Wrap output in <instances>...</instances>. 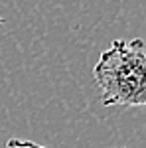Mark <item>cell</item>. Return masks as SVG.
Here are the masks:
<instances>
[{
  "mask_svg": "<svg viewBox=\"0 0 146 148\" xmlns=\"http://www.w3.org/2000/svg\"><path fill=\"white\" fill-rule=\"evenodd\" d=\"M105 107H146V42L114 40L93 67Z\"/></svg>",
  "mask_w": 146,
  "mask_h": 148,
  "instance_id": "6da1fadb",
  "label": "cell"
},
{
  "mask_svg": "<svg viewBox=\"0 0 146 148\" xmlns=\"http://www.w3.org/2000/svg\"><path fill=\"white\" fill-rule=\"evenodd\" d=\"M6 148H45L38 142H32V140H20V138H10L6 142Z\"/></svg>",
  "mask_w": 146,
  "mask_h": 148,
  "instance_id": "7a4b0ae2",
  "label": "cell"
},
{
  "mask_svg": "<svg viewBox=\"0 0 146 148\" xmlns=\"http://www.w3.org/2000/svg\"><path fill=\"white\" fill-rule=\"evenodd\" d=\"M0 24H4V18H0Z\"/></svg>",
  "mask_w": 146,
  "mask_h": 148,
  "instance_id": "3957f363",
  "label": "cell"
}]
</instances>
